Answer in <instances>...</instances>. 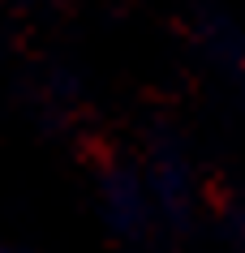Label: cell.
<instances>
[{"label": "cell", "mask_w": 245, "mask_h": 253, "mask_svg": "<svg viewBox=\"0 0 245 253\" xmlns=\"http://www.w3.org/2000/svg\"><path fill=\"white\" fill-rule=\"evenodd\" d=\"M0 253H9V249H0Z\"/></svg>", "instance_id": "2"}, {"label": "cell", "mask_w": 245, "mask_h": 253, "mask_svg": "<svg viewBox=\"0 0 245 253\" xmlns=\"http://www.w3.org/2000/svg\"><path fill=\"white\" fill-rule=\"evenodd\" d=\"M103 198H108L112 223L121 227V232H138L142 227V219H147V198H142V189L129 176H112L108 189H103Z\"/></svg>", "instance_id": "1"}]
</instances>
